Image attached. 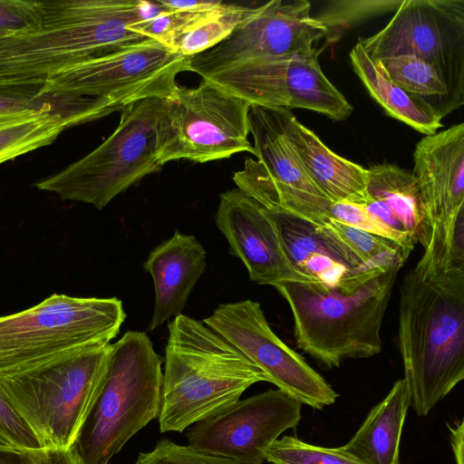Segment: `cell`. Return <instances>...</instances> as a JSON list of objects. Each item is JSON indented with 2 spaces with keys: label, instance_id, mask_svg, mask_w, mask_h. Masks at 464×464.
I'll return each mask as SVG.
<instances>
[{
  "label": "cell",
  "instance_id": "obj_1",
  "mask_svg": "<svg viewBox=\"0 0 464 464\" xmlns=\"http://www.w3.org/2000/svg\"><path fill=\"white\" fill-rule=\"evenodd\" d=\"M398 346L410 407L426 416L464 379V261L420 256L405 274Z\"/></svg>",
  "mask_w": 464,
  "mask_h": 464
},
{
  "label": "cell",
  "instance_id": "obj_2",
  "mask_svg": "<svg viewBox=\"0 0 464 464\" xmlns=\"http://www.w3.org/2000/svg\"><path fill=\"white\" fill-rule=\"evenodd\" d=\"M140 0L39 1L38 23L0 38V88L43 91L57 72L148 37Z\"/></svg>",
  "mask_w": 464,
  "mask_h": 464
},
{
  "label": "cell",
  "instance_id": "obj_3",
  "mask_svg": "<svg viewBox=\"0 0 464 464\" xmlns=\"http://www.w3.org/2000/svg\"><path fill=\"white\" fill-rule=\"evenodd\" d=\"M161 432H182L224 411L266 375L216 331L185 314L168 324Z\"/></svg>",
  "mask_w": 464,
  "mask_h": 464
},
{
  "label": "cell",
  "instance_id": "obj_4",
  "mask_svg": "<svg viewBox=\"0 0 464 464\" xmlns=\"http://www.w3.org/2000/svg\"><path fill=\"white\" fill-rule=\"evenodd\" d=\"M402 266L398 263L351 290L305 281L275 285L293 314L297 346L328 368L378 354L382 321Z\"/></svg>",
  "mask_w": 464,
  "mask_h": 464
},
{
  "label": "cell",
  "instance_id": "obj_5",
  "mask_svg": "<svg viewBox=\"0 0 464 464\" xmlns=\"http://www.w3.org/2000/svg\"><path fill=\"white\" fill-rule=\"evenodd\" d=\"M163 362L144 332L110 344L100 392L73 447L79 464H108L159 417Z\"/></svg>",
  "mask_w": 464,
  "mask_h": 464
},
{
  "label": "cell",
  "instance_id": "obj_6",
  "mask_svg": "<svg viewBox=\"0 0 464 464\" xmlns=\"http://www.w3.org/2000/svg\"><path fill=\"white\" fill-rule=\"evenodd\" d=\"M116 297L53 294L0 317V378L24 374L77 353L111 343L126 319Z\"/></svg>",
  "mask_w": 464,
  "mask_h": 464
},
{
  "label": "cell",
  "instance_id": "obj_7",
  "mask_svg": "<svg viewBox=\"0 0 464 464\" xmlns=\"http://www.w3.org/2000/svg\"><path fill=\"white\" fill-rule=\"evenodd\" d=\"M110 344L24 374L0 378V392L40 448L74 447L100 392Z\"/></svg>",
  "mask_w": 464,
  "mask_h": 464
},
{
  "label": "cell",
  "instance_id": "obj_8",
  "mask_svg": "<svg viewBox=\"0 0 464 464\" xmlns=\"http://www.w3.org/2000/svg\"><path fill=\"white\" fill-rule=\"evenodd\" d=\"M164 99L147 98L123 108L118 126L101 145L34 186L63 200L102 209L144 177L159 172L156 129Z\"/></svg>",
  "mask_w": 464,
  "mask_h": 464
},
{
  "label": "cell",
  "instance_id": "obj_9",
  "mask_svg": "<svg viewBox=\"0 0 464 464\" xmlns=\"http://www.w3.org/2000/svg\"><path fill=\"white\" fill-rule=\"evenodd\" d=\"M251 104L213 82L194 88L177 84L163 100L156 129L159 163L187 160L198 163L254 154L248 140Z\"/></svg>",
  "mask_w": 464,
  "mask_h": 464
},
{
  "label": "cell",
  "instance_id": "obj_10",
  "mask_svg": "<svg viewBox=\"0 0 464 464\" xmlns=\"http://www.w3.org/2000/svg\"><path fill=\"white\" fill-rule=\"evenodd\" d=\"M358 43L372 61L413 55L427 62L454 109L464 104V0H402L382 29Z\"/></svg>",
  "mask_w": 464,
  "mask_h": 464
},
{
  "label": "cell",
  "instance_id": "obj_11",
  "mask_svg": "<svg viewBox=\"0 0 464 464\" xmlns=\"http://www.w3.org/2000/svg\"><path fill=\"white\" fill-rule=\"evenodd\" d=\"M189 57L148 38L105 55L75 63L50 76L43 92L104 99L128 106L137 101L168 98Z\"/></svg>",
  "mask_w": 464,
  "mask_h": 464
},
{
  "label": "cell",
  "instance_id": "obj_12",
  "mask_svg": "<svg viewBox=\"0 0 464 464\" xmlns=\"http://www.w3.org/2000/svg\"><path fill=\"white\" fill-rule=\"evenodd\" d=\"M411 174L423 254L464 260V123L425 135L415 146Z\"/></svg>",
  "mask_w": 464,
  "mask_h": 464
},
{
  "label": "cell",
  "instance_id": "obj_13",
  "mask_svg": "<svg viewBox=\"0 0 464 464\" xmlns=\"http://www.w3.org/2000/svg\"><path fill=\"white\" fill-rule=\"evenodd\" d=\"M319 53L315 49L308 53L252 60L202 79L251 105L304 109L334 121L346 120L353 107L322 71Z\"/></svg>",
  "mask_w": 464,
  "mask_h": 464
},
{
  "label": "cell",
  "instance_id": "obj_14",
  "mask_svg": "<svg viewBox=\"0 0 464 464\" xmlns=\"http://www.w3.org/2000/svg\"><path fill=\"white\" fill-rule=\"evenodd\" d=\"M302 404L322 410L335 402L334 388L271 329L258 302L219 304L202 321Z\"/></svg>",
  "mask_w": 464,
  "mask_h": 464
},
{
  "label": "cell",
  "instance_id": "obj_15",
  "mask_svg": "<svg viewBox=\"0 0 464 464\" xmlns=\"http://www.w3.org/2000/svg\"><path fill=\"white\" fill-rule=\"evenodd\" d=\"M310 10L305 0L251 7L224 40L189 57L188 72L207 78L252 60L313 52L327 31Z\"/></svg>",
  "mask_w": 464,
  "mask_h": 464
},
{
  "label": "cell",
  "instance_id": "obj_16",
  "mask_svg": "<svg viewBox=\"0 0 464 464\" xmlns=\"http://www.w3.org/2000/svg\"><path fill=\"white\" fill-rule=\"evenodd\" d=\"M301 408L286 392L270 389L196 423L187 434L188 445L242 464H262L268 447L299 423Z\"/></svg>",
  "mask_w": 464,
  "mask_h": 464
},
{
  "label": "cell",
  "instance_id": "obj_17",
  "mask_svg": "<svg viewBox=\"0 0 464 464\" xmlns=\"http://www.w3.org/2000/svg\"><path fill=\"white\" fill-rule=\"evenodd\" d=\"M216 225L229 254L243 262L252 281L271 286L283 281L312 282L291 265L266 209L237 188L219 195Z\"/></svg>",
  "mask_w": 464,
  "mask_h": 464
},
{
  "label": "cell",
  "instance_id": "obj_18",
  "mask_svg": "<svg viewBox=\"0 0 464 464\" xmlns=\"http://www.w3.org/2000/svg\"><path fill=\"white\" fill-rule=\"evenodd\" d=\"M266 211L291 265L312 282L350 290L388 269L365 266L322 224L285 211Z\"/></svg>",
  "mask_w": 464,
  "mask_h": 464
},
{
  "label": "cell",
  "instance_id": "obj_19",
  "mask_svg": "<svg viewBox=\"0 0 464 464\" xmlns=\"http://www.w3.org/2000/svg\"><path fill=\"white\" fill-rule=\"evenodd\" d=\"M267 109L279 133L327 198L332 202L363 205L367 199L368 169L331 150L290 110Z\"/></svg>",
  "mask_w": 464,
  "mask_h": 464
},
{
  "label": "cell",
  "instance_id": "obj_20",
  "mask_svg": "<svg viewBox=\"0 0 464 464\" xmlns=\"http://www.w3.org/2000/svg\"><path fill=\"white\" fill-rule=\"evenodd\" d=\"M206 267L207 252L192 235L176 230L152 249L143 264L152 277L155 294L149 331L181 314Z\"/></svg>",
  "mask_w": 464,
  "mask_h": 464
},
{
  "label": "cell",
  "instance_id": "obj_21",
  "mask_svg": "<svg viewBox=\"0 0 464 464\" xmlns=\"http://www.w3.org/2000/svg\"><path fill=\"white\" fill-rule=\"evenodd\" d=\"M409 407V397L401 378L370 411L342 450L362 464H401L400 443Z\"/></svg>",
  "mask_w": 464,
  "mask_h": 464
},
{
  "label": "cell",
  "instance_id": "obj_22",
  "mask_svg": "<svg viewBox=\"0 0 464 464\" xmlns=\"http://www.w3.org/2000/svg\"><path fill=\"white\" fill-rule=\"evenodd\" d=\"M367 199L363 207L391 228L417 238L421 216L418 190L411 172L395 164L368 169Z\"/></svg>",
  "mask_w": 464,
  "mask_h": 464
},
{
  "label": "cell",
  "instance_id": "obj_23",
  "mask_svg": "<svg viewBox=\"0 0 464 464\" xmlns=\"http://www.w3.org/2000/svg\"><path fill=\"white\" fill-rule=\"evenodd\" d=\"M350 61L365 89L389 116L425 135L434 134L442 127L436 113L386 77L358 42L350 52Z\"/></svg>",
  "mask_w": 464,
  "mask_h": 464
},
{
  "label": "cell",
  "instance_id": "obj_24",
  "mask_svg": "<svg viewBox=\"0 0 464 464\" xmlns=\"http://www.w3.org/2000/svg\"><path fill=\"white\" fill-rule=\"evenodd\" d=\"M121 110L120 104L104 99L57 95L25 88H0V113L26 111L46 112L63 118L69 128L99 120Z\"/></svg>",
  "mask_w": 464,
  "mask_h": 464
},
{
  "label": "cell",
  "instance_id": "obj_25",
  "mask_svg": "<svg viewBox=\"0 0 464 464\" xmlns=\"http://www.w3.org/2000/svg\"><path fill=\"white\" fill-rule=\"evenodd\" d=\"M68 128L63 118L46 112L0 113V165L53 143Z\"/></svg>",
  "mask_w": 464,
  "mask_h": 464
},
{
  "label": "cell",
  "instance_id": "obj_26",
  "mask_svg": "<svg viewBox=\"0 0 464 464\" xmlns=\"http://www.w3.org/2000/svg\"><path fill=\"white\" fill-rule=\"evenodd\" d=\"M392 82L425 102L442 121L455 111L444 81L430 63L401 55L373 61Z\"/></svg>",
  "mask_w": 464,
  "mask_h": 464
},
{
  "label": "cell",
  "instance_id": "obj_27",
  "mask_svg": "<svg viewBox=\"0 0 464 464\" xmlns=\"http://www.w3.org/2000/svg\"><path fill=\"white\" fill-rule=\"evenodd\" d=\"M250 8L222 3L218 7L184 26L169 40L167 47L188 57L205 52L224 40Z\"/></svg>",
  "mask_w": 464,
  "mask_h": 464
},
{
  "label": "cell",
  "instance_id": "obj_28",
  "mask_svg": "<svg viewBox=\"0 0 464 464\" xmlns=\"http://www.w3.org/2000/svg\"><path fill=\"white\" fill-rule=\"evenodd\" d=\"M368 267H391L406 261L401 247L392 241L326 218L321 223Z\"/></svg>",
  "mask_w": 464,
  "mask_h": 464
},
{
  "label": "cell",
  "instance_id": "obj_29",
  "mask_svg": "<svg viewBox=\"0 0 464 464\" xmlns=\"http://www.w3.org/2000/svg\"><path fill=\"white\" fill-rule=\"evenodd\" d=\"M402 0L332 1L315 18L325 27L326 39L336 41L343 32L372 17L395 12Z\"/></svg>",
  "mask_w": 464,
  "mask_h": 464
},
{
  "label": "cell",
  "instance_id": "obj_30",
  "mask_svg": "<svg viewBox=\"0 0 464 464\" xmlns=\"http://www.w3.org/2000/svg\"><path fill=\"white\" fill-rule=\"evenodd\" d=\"M265 458L269 464H362L341 447L315 446L292 436L276 440Z\"/></svg>",
  "mask_w": 464,
  "mask_h": 464
},
{
  "label": "cell",
  "instance_id": "obj_31",
  "mask_svg": "<svg viewBox=\"0 0 464 464\" xmlns=\"http://www.w3.org/2000/svg\"><path fill=\"white\" fill-rule=\"evenodd\" d=\"M327 218L389 239L401 247L407 258L418 242L412 235L396 231L382 223L362 205L350 202H332Z\"/></svg>",
  "mask_w": 464,
  "mask_h": 464
},
{
  "label": "cell",
  "instance_id": "obj_32",
  "mask_svg": "<svg viewBox=\"0 0 464 464\" xmlns=\"http://www.w3.org/2000/svg\"><path fill=\"white\" fill-rule=\"evenodd\" d=\"M135 464H242L235 459L206 453L169 439L159 440L149 452H140Z\"/></svg>",
  "mask_w": 464,
  "mask_h": 464
},
{
  "label": "cell",
  "instance_id": "obj_33",
  "mask_svg": "<svg viewBox=\"0 0 464 464\" xmlns=\"http://www.w3.org/2000/svg\"><path fill=\"white\" fill-rule=\"evenodd\" d=\"M39 1L0 0V30L20 33L37 24Z\"/></svg>",
  "mask_w": 464,
  "mask_h": 464
},
{
  "label": "cell",
  "instance_id": "obj_34",
  "mask_svg": "<svg viewBox=\"0 0 464 464\" xmlns=\"http://www.w3.org/2000/svg\"><path fill=\"white\" fill-rule=\"evenodd\" d=\"M0 431L21 450H30L40 448L34 434L13 409L1 392Z\"/></svg>",
  "mask_w": 464,
  "mask_h": 464
},
{
  "label": "cell",
  "instance_id": "obj_35",
  "mask_svg": "<svg viewBox=\"0 0 464 464\" xmlns=\"http://www.w3.org/2000/svg\"><path fill=\"white\" fill-rule=\"evenodd\" d=\"M0 464H79L74 449L38 448L20 452H0Z\"/></svg>",
  "mask_w": 464,
  "mask_h": 464
},
{
  "label": "cell",
  "instance_id": "obj_36",
  "mask_svg": "<svg viewBox=\"0 0 464 464\" xmlns=\"http://www.w3.org/2000/svg\"><path fill=\"white\" fill-rule=\"evenodd\" d=\"M162 7L169 12H195L213 9L220 5L221 1L209 0H160Z\"/></svg>",
  "mask_w": 464,
  "mask_h": 464
},
{
  "label": "cell",
  "instance_id": "obj_37",
  "mask_svg": "<svg viewBox=\"0 0 464 464\" xmlns=\"http://www.w3.org/2000/svg\"><path fill=\"white\" fill-rule=\"evenodd\" d=\"M450 440L456 464H464L463 444H464V421L463 420L455 422L454 425H448Z\"/></svg>",
  "mask_w": 464,
  "mask_h": 464
},
{
  "label": "cell",
  "instance_id": "obj_38",
  "mask_svg": "<svg viewBox=\"0 0 464 464\" xmlns=\"http://www.w3.org/2000/svg\"><path fill=\"white\" fill-rule=\"evenodd\" d=\"M19 450L4 433L0 431V452H19Z\"/></svg>",
  "mask_w": 464,
  "mask_h": 464
},
{
  "label": "cell",
  "instance_id": "obj_39",
  "mask_svg": "<svg viewBox=\"0 0 464 464\" xmlns=\"http://www.w3.org/2000/svg\"><path fill=\"white\" fill-rule=\"evenodd\" d=\"M14 34V33H10V32H5V31H1L0 30V38H2L4 36H6V35H9V34Z\"/></svg>",
  "mask_w": 464,
  "mask_h": 464
}]
</instances>
